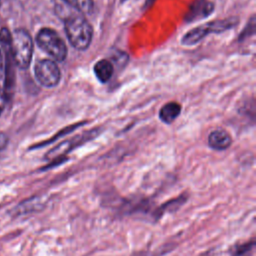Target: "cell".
<instances>
[{
	"mask_svg": "<svg viewBox=\"0 0 256 256\" xmlns=\"http://www.w3.org/2000/svg\"><path fill=\"white\" fill-rule=\"evenodd\" d=\"M33 40L31 35L24 29H16L11 33V54L15 66L25 70L32 61Z\"/></svg>",
	"mask_w": 256,
	"mask_h": 256,
	"instance_id": "7a4b0ae2",
	"label": "cell"
},
{
	"mask_svg": "<svg viewBox=\"0 0 256 256\" xmlns=\"http://www.w3.org/2000/svg\"><path fill=\"white\" fill-rule=\"evenodd\" d=\"M63 1L81 14H88L92 12L94 8L93 0H63Z\"/></svg>",
	"mask_w": 256,
	"mask_h": 256,
	"instance_id": "7c38bea8",
	"label": "cell"
},
{
	"mask_svg": "<svg viewBox=\"0 0 256 256\" xmlns=\"http://www.w3.org/2000/svg\"><path fill=\"white\" fill-rule=\"evenodd\" d=\"M82 125H84L83 123H77V124H75V125H71V126H68V127H66L65 129H63V130H61L57 135H55L53 138H51V139H49V141H46V142H44V143H41V144H38L37 146H35V148L37 147V148H40V147H43V146H46V145H48V144H51L52 142H54V141H56L58 138H60V137H62V136H65V135H67V134H69V133H71L72 131H74V130H76L77 128H79L80 126H82Z\"/></svg>",
	"mask_w": 256,
	"mask_h": 256,
	"instance_id": "5bb4252c",
	"label": "cell"
},
{
	"mask_svg": "<svg viewBox=\"0 0 256 256\" xmlns=\"http://www.w3.org/2000/svg\"><path fill=\"white\" fill-rule=\"evenodd\" d=\"M9 143V138L6 134L0 132V151H3Z\"/></svg>",
	"mask_w": 256,
	"mask_h": 256,
	"instance_id": "2e32d148",
	"label": "cell"
},
{
	"mask_svg": "<svg viewBox=\"0 0 256 256\" xmlns=\"http://www.w3.org/2000/svg\"><path fill=\"white\" fill-rule=\"evenodd\" d=\"M6 101H7V99H6V96H5L4 90L0 87V116L2 115V113H3V111H4Z\"/></svg>",
	"mask_w": 256,
	"mask_h": 256,
	"instance_id": "e0dca14e",
	"label": "cell"
},
{
	"mask_svg": "<svg viewBox=\"0 0 256 256\" xmlns=\"http://www.w3.org/2000/svg\"><path fill=\"white\" fill-rule=\"evenodd\" d=\"M180 113L181 105L177 102H169L161 108L159 112V118L162 122L166 124H171L178 118Z\"/></svg>",
	"mask_w": 256,
	"mask_h": 256,
	"instance_id": "30bf717a",
	"label": "cell"
},
{
	"mask_svg": "<svg viewBox=\"0 0 256 256\" xmlns=\"http://www.w3.org/2000/svg\"><path fill=\"white\" fill-rule=\"evenodd\" d=\"M64 27L70 44L80 51L89 48L93 38V28L81 13H74L64 18Z\"/></svg>",
	"mask_w": 256,
	"mask_h": 256,
	"instance_id": "6da1fadb",
	"label": "cell"
},
{
	"mask_svg": "<svg viewBox=\"0 0 256 256\" xmlns=\"http://www.w3.org/2000/svg\"><path fill=\"white\" fill-rule=\"evenodd\" d=\"M214 4L206 0H197L190 8L187 15L189 21H194L199 18H205L214 12Z\"/></svg>",
	"mask_w": 256,
	"mask_h": 256,
	"instance_id": "ba28073f",
	"label": "cell"
},
{
	"mask_svg": "<svg viewBox=\"0 0 256 256\" xmlns=\"http://www.w3.org/2000/svg\"><path fill=\"white\" fill-rule=\"evenodd\" d=\"M3 52L0 49V77L3 76V74L5 73V62H4V58H3Z\"/></svg>",
	"mask_w": 256,
	"mask_h": 256,
	"instance_id": "ac0fdd59",
	"label": "cell"
},
{
	"mask_svg": "<svg viewBox=\"0 0 256 256\" xmlns=\"http://www.w3.org/2000/svg\"><path fill=\"white\" fill-rule=\"evenodd\" d=\"M255 248V242H247L235 246L231 251V256H252Z\"/></svg>",
	"mask_w": 256,
	"mask_h": 256,
	"instance_id": "4fadbf2b",
	"label": "cell"
},
{
	"mask_svg": "<svg viewBox=\"0 0 256 256\" xmlns=\"http://www.w3.org/2000/svg\"><path fill=\"white\" fill-rule=\"evenodd\" d=\"M36 42L39 48L55 61L62 62L66 59L68 54L66 44L55 30L51 28L41 29L36 36Z\"/></svg>",
	"mask_w": 256,
	"mask_h": 256,
	"instance_id": "277c9868",
	"label": "cell"
},
{
	"mask_svg": "<svg viewBox=\"0 0 256 256\" xmlns=\"http://www.w3.org/2000/svg\"><path fill=\"white\" fill-rule=\"evenodd\" d=\"M37 81L46 88L57 86L61 80V71L55 61L42 59L37 62L34 68Z\"/></svg>",
	"mask_w": 256,
	"mask_h": 256,
	"instance_id": "5b68a950",
	"label": "cell"
},
{
	"mask_svg": "<svg viewBox=\"0 0 256 256\" xmlns=\"http://www.w3.org/2000/svg\"><path fill=\"white\" fill-rule=\"evenodd\" d=\"M208 144L210 148L217 151H224L232 144L231 135L224 129H216L212 131L208 137Z\"/></svg>",
	"mask_w": 256,
	"mask_h": 256,
	"instance_id": "52a82bcc",
	"label": "cell"
},
{
	"mask_svg": "<svg viewBox=\"0 0 256 256\" xmlns=\"http://www.w3.org/2000/svg\"><path fill=\"white\" fill-rule=\"evenodd\" d=\"M99 129H94L91 131H88L85 134H81L78 135L70 140L64 141L62 143H60L58 146H56L54 149L50 150L46 155H45V159L49 160V161H54L57 160L63 156H65L68 152L72 151L73 149H75L76 147L90 141L91 139H93L94 137H96L100 132Z\"/></svg>",
	"mask_w": 256,
	"mask_h": 256,
	"instance_id": "8992f818",
	"label": "cell"
},
{
	"mask_svg": "<svg viewBox=\"0 0 256 256\" xmlns=\"http://www.w3.org/2000/svg\"><path fill=\"white\" fill-rule=\"evenodd\" d=\"M43 204L39 198H33L29 199L23 203H21L15 210V213L18 215L30 213L32 211H38L42 208Z\"/></svg>",
	"mask_w": 256,
	"mask_h": 256,
	"instance_id": "8fae6325",
	"label": "cell"
},
{
	"mask_svg": "<svg viewBox=\"0 0 256 256\" xmlns=\"http://www.w3.org/2000/svg\"><path fill=\"white\" fill-rule=\"evenodd\" d=\"M1 3H2V0H0V6H1Z\"/></svg>",
	"mask_w": 256,
	"mask_h": 256,
	"instance_id": "d6986e66",
	"label": "cell"
},
{
	"mask_svg": "<svg viewBox=\"0 0 256 256\" xmlns=\"http://www.w3.org/2000/svg\"><path fill=\"white\" fill-rule=\"evenodd\" d=\"M185 200H186V197L181 196V197H179V198H177V199H174V200H172V201L166 203V204L162 207L161 210L159 209V212L157 213V218L161 217L164 212H167V210H169V209H171V208L177 209L178 207H180V206L185 202Z\"/></svg>",
	"mask_w": 256,
	"mask_h": 256,
	"instance_id": "9a60e30c",
	"label": "cell"
},
{
	"mask_svg": "<svg viewBox=\"0 0 256 256\" xmlns=\"http://www.w3.org/2000/svg\"><path fill=\"white\" fill-rule=\"evenodd\" d=\"M238 24L237 18H228L223 20H215L204 25H200L190 30L182 38V44L185 46H193L202 41L206 36L212 33L225 32Z\"/></svg>",
	"mask_w": 256,
	"mask_h": 256,
	"instance_id": "3957f363",
	"label": "cell"
},
{
	"mask_svg": "<svg viewBox=\"0 0 256 256\" xmlns=\"http://www.w3.org/2000/svg\"><path fill=\"white\" fill-rule=\"evenodd\" d=\"M114 72L113 63L107 59H102L94 65V73L101 83H107Z\"/></svg>",
	"mask_w": 256,
	"mask_h": 256,
	"instance_id": "9c48e42d",
	"label": "cell"
}]
</instances>
